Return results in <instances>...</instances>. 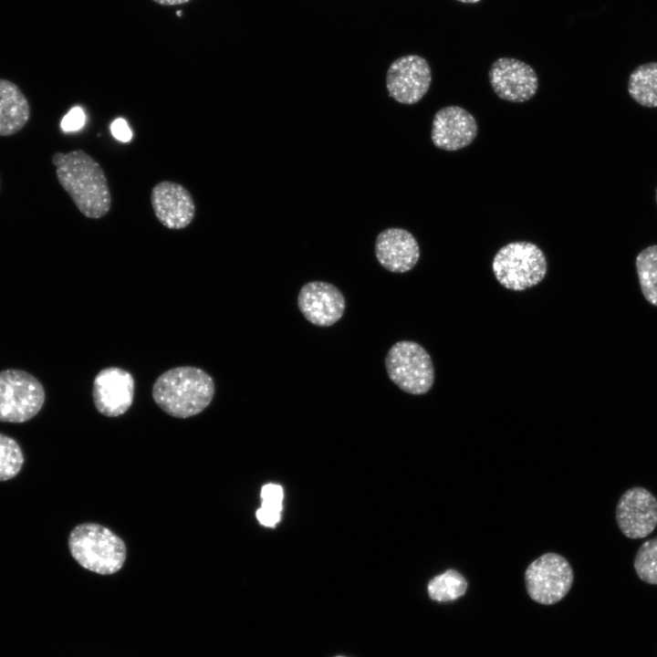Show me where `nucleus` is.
Wrapping results in <instances>:
<instances>
[{"mask_svg":"<svg viewBox=\"0 0 657 657\" xmlns=\"http://www.w3.org/2000/svg\"><path fill=\"white\" fill-rule=\"evenodd\" d=\"M420 255L418 242L406 229L387 228L376 237L375 256L380 265L389 272H409L416 266Z\"/></svg>","mask_w":657,"mask_h":657,"instance_id":"obj_15","label":"nucleus"},{"mask_svg":"<svg viewBox=\"0 0 657 657\" xmlns=\"http://www.w3.org/2000/svg\"><path fill=\"white\" fill-rule=\"evenodd\" d=\"M432 82L427 60L407 55L394 60L388 68L386 87L389 96L402 104H414L427 93Z\"/></svg>","mask_w":657,"mask_h":657,"instance_id":"obj_8","label":"nucleus"},{"mask_svg":"<svg viewBox=\"0 0 657 657\" xmlns=\"http://www.w3.org/2000/svg\"><path fill=\"white\" fill-rule=\"evenodd\" d=\"M477 131L476 120L469 111L459 106H447L435 113L431 138L438 149L453 151L471 144Z\"/></svg>","mask_w":657,"mask_h":657,"instance_id":"obj_13","label":"nucleus"},{"mask_svg":"<svg viewBox=\"0 0 657 657\" xmlns=\"http://www.w3.org/2000/svg\"><path fill=\"white\" fill-rule=\"evenodd\" d=\"M635 266L643 297L657 307V245L642 249L636 256Z\"/></svg>","mask_w":657,"mask_h":657,"instance_id":"obj_18","label":"nucleus"},{"mask_svg":"<svg viewBox=\"0 0 657 657\" xmlns=\"http://www.w3.org/2000/svg\"><path fill=\"white\" fill-rule=\"evenodd\" d=\"M488 78L495 93L510 102H524L536 94L538 78L534 68L513 57H499L489 69Z\"/></svg>","mask_w":657,"mask_h":657,"instance_id":"obj_10","label":"nucleus"},{"mask_svg":"<svg viewBox=\"0 0 657 657\" xmlns=\"http://www.w3.org/2000/svg\"><path fill=\"white\" fill-rule=\"evenodd\" d=\"M24 454L18 443L0 433V481L14 478L22 469Z\"/></svg>","mask_w":657,"mask_h":657,"instance_id":"obj_20","label":"nucleus"},{"mask_svg":"<svg viewBox=\"0 0 657 657\" xmlns=\"http://www.w3.org/2000/svg\"><path fill=\"white\" fill-rule=\"evenodd\" d=\"M132 375L120 368L101 370L93 381L92 397L96 409L108 417L124 414L134 396Z\"/></svg>","mask_w":657,"mask_h":657,"instance_id":"obj_12","label":"nucleus"},{"mask_svg":"<svg viewBox=\"0 0 657 657\" xmlns=\"http://www.w3.org/2000/svg\"><path fill=\"white\" fill-rule=\"evenodd\" d=\"M68 545L71 556L81 567L100 575L118 572L126 559L123 540L99 524L84 523L75 527Z\"/></svg>","mask_w":657,"mask_h":657,"instance_id":"obj_3","label":"nucleus"},{"mask_svg":"<svg viewBox=\"0 0 657 657\" xmlns=\"http://www.w3.org/2000/svg\"><path fill=\"white\" fill-rule=\"evenodd\" d=\"M280 514V510L261 506L256 511V518L261 525L272 527L279 522Z\"/></svg>","mask_w":657,"mask_h":657,"instance_id":"obj_24","label":"nucleus"},{"mask_svg":"<svg viewBox=\"0 0 657 657\" xmlns=\"http://www.w3.org/2000/svg\"><path fill=\"white\" fill-rule=\"evenodd\" d=\"M151 203L159 222L169 229L185 228L194 218V201L189 191L178 182L157 183L151 190Z\"/></svg>","mask_w":657,"mask_h":657,"instance_id":"obj_14","label":"nucleus"},{"mask_svg":"<svg viewBox=\"0 0 657 657\" xmlns=\"http://www.w3.org/2000/svg\"><path fill=\"white\" fill-rule=\"evenodd\" d=\"M384 365L390 380L409 394H425L434 383L431 356L417 342L401 340L394 343L386 354Z\"/></svg>","mask_w":657,"mask_h":657,"instance_id":"obj_5","label":"nucleus"},{"mask_svg":"<svg viewBox=\"0 0 657 657\" xmlns=\"http://www.w3.org/2000/svg\"><path fill=\"white\" fill-rule=\"evenodd\" d=\"M58 182L86 217L106 215L111 205L108 181L99 164L83 150L51 157Z\"/></svg>","mask_w":657,"mask_h":657,"instance_id":"obj_1","label":"nucleus"},{"mask_svg":"<svg viewBox=\"0 0 657 657\" xmlns=\"http://www.w3.org/2000/svg\"><path fill=\"white\" fill-rule=\"evenodd\" d=\"M112 135L119 141L127 142L132 137V132L123 119L115 120L110 126Z\"/></svg>","mask_w":657,"mask_h":657,"instance_id":"obj_25","label":"nucleus"},{"mask_svg":"<svg viewBox=\"0 0 657 657\" xmlns=\"http://www.w3.org/2000/svg\"><path fill=\"white\" fill-rule=\"evenodd\" d=\"M656 203H657V189H656Z\"/></svg>","mask_w":657,"mask_h":657,"instance_id":"obj_30","label":"nucleus"},{"mask_svg":"<svg viewBox=\"0 0 657 657\" xmlns=\"http://www.w3.org/2000/svg\"><path fill=\"white\" fill-rule=\"evenodd\" d=\"M525 580L527 593L533 600L543 605H552L568 594L574 574L565 558L547 553L527 567Z\"/></svg>","mask_w":657,"mask_h":657,"instance_id":"obj_7","label":"nucleus"},{"mask_svg":"<svg viewBox=\"0 0 657 657\" xmlns=\"http://www.w3.org/2000/svg\"><path fill=\"white\" fill-rule=\"evenodd\" d=\"M46 399L42 383L18 369L0 371V422L21 423L35 417Z\"/></svg>","mask_w":657,"mask_h":657,"instance_id":"obj_6","label":"nucleus"},{"mask_svg":"<svg viewBox=\"0 0 657 657\" xmlns=\"http://www.w3.org/2000/svg\"><path fill=\"white\" fill-rule=\"evenodd\" d=\"M628 92L641 106L657 108V62L640 65L631 73Z\"/></svg>","mask_w":657,"mask_h":657,"instance_id":"obj_17","label":"nucleus"},{"mask_svg":"<svg viewBox=\"0 0 657 657\" xmlns=\"http://www.w3.org/2000/svg\"><path fill=\"white\" fill-rule=\"evenodd\" d=\"M283 489L276 484H267L262 487L261 499L262 506L282 510Z\"/></svg>","mask_w":657,"mask_h":657,"instance_id":"obj_22","label":"nucleus"},{"mask_svg":"<svg viewBox=\"0 0 657 657\" xmlns=\"http://www.w3.org/2000/svg\"><path fill=\"white\" fill-rule=\"evenodd\" d=\"M181 14H182L181 11H178V12H177V15H178L179 16H182Z\"/></svg>","mask_w":657,"mask_h":657,"instance_id":"obj_28","label":"nucleus"},{"mask_svg":"<svg viewBox=\"0 0 657 657\" xmlns=\"http://www.w3.org/2000/svg\"><path fill=\"white\" fill-rule=\"evenodd\" d=\"M615 516L625 537H646L657 527V498L643 487L629 488L619 498Z\"/></svg>","mask_w":657,"mask_h":657,"instance_id":"obj_9","label":"nucleus"},{"mask_svg":"<svg viewBox=\"0 0 657 657\" xmlns=\"http://www.w3.org/2000/svg\"><path fill=\"white\" fill-rule=\"evenodd\" d=\"M215 386L202 369L181 366L161 374L152 386V398L167 414L189 418L202 412L212 402Z\"/></svg>","mask_w":657,"mask_h":657,"instance_id":"obj_2","label":"nucleus"},{"mask_svg":"<svg viewBox=\"0 0 657 657\" xmlns=\"http://www.w3.org/2000/svg\"><path fill=\"white\" fill-rule=\"evenodd\" d=\"M335 657H346V656H341V655H339V656H335Z\"/></svg>","mask_w":657,"mask_h":657,"instance_id":"obj_29","label":"nucleus"},{"mask_svg":"<svg viewBox=\"0 0 657 657\" xmlns=\"http://www.w3.org/2000/svg\"><path fill=\"white\" fill-rule=\"evenodd\" d=\"M84 123L85 114L83 110L78 107H75L63 118L61 128L64 131H74L82 128Z\"/></svg>","mask_w":657,"mask_h":657,"instance_id":"obj_23","label":"nucleus"},{"mask_svg":"<svg viewBox=\"0 0 657 657\" xmlns=\"http://www.w3.org/2000/svg\"><path fill=\"white\" fill-rule=\"evenodd\" d=\"M456 1H458L460 3H464V4H474V3L479 2L480 0H456Z\"/></svg>","mask_w":657,"mask_h":657,"instance_id":"obj_27","label":"nucleus"},{"mask_svg":"<svg viewBox=\"0 0 657 657\" xmlns=\"http://www.w3.org/2000/svg\"><path fill=\"white\" fill-rule=\"evenodd\" d=\"M297 307L304 318L318 327H330L344 315L346 300L335 285L325 281H310L301 287Z\"/></svg>","mask_w":657,"mask_h":657,"instance_id":"obj_11","label":"nucleus"},{"mask_svg":"<svg viewBox=\"0 0 657 657\" xmlns=\"http://www.w3.org/2000/svg\"><path fill=\"white\" fill-rule=\"evenodd\" d=\"M466 589V579L454 569H448L434 577L427 587L429 597L439 602L454 600L462 597Z\"/></svg>","mask_w":657,"mask_h":657,"instance_id":"obj_19","label":"nucleus"},{"mask_svg":"<svg viewBox=\"0 0 657 657\" xmlns=\"http://www.w3.org/2000/svg\"><path fill=\"white\" fill-rule=\"evenodd\" d=\"M492 269L496 280L504 287L523 291L538 285L545 278L548 262L537 245L517 241L497 251L492 262Z\"/></svg>","mask_w":657,"mask_h":657,"instance_id":"obj_4","label":"nucleus"},{"mask_svg":"<svg viewBox=\"0 0 657 657\" xmlns=\"http://www.w3.org/2000/svg\"><path fill=\"white\" fill-rule=\"evenodd\" d=\"M30 118V105L14 82L0 78V136L20 131Z\"/></svg>","mask_w":657,"mask_h":657,"instance_id":"obj_16","label":"nucleus"},{"mask_svg":"<svg viewBox=\"0 0 657 657\" xmlns=\"http://www.w3.org/2000/svg\"><path fill=\"white\" fill-rule=\"evenodd\" d=\"M158 4L163 5H182L184 3H187L190 0H153Z\"/></svg>","mask_w":657,"mask_h":657,"instance_id":"obj_26","label":"nucleus"},{"mask_svg":"<svg viewBox=\"0 0 657 657\" xmlns=\"http://www.w3.org/2000/svg\"><path fill=\"white\" fill-rule=\"evenodd\" d=\"M639 579L651 585H657V537L639 548L633 562Z\"/></svg>","mask_w":657,"mask_h":657,"instance_id":"obj_21","label":"nucleus"}]
</instances>
